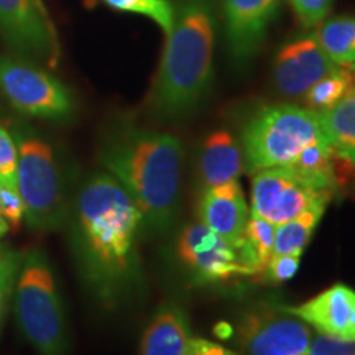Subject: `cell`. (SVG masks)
<instances>
[{
	"instance_id": "obj_1",
	"label": "cell",
	"mask_w": 355,
	"mask_h": 355,
	"mask_svg": "<svg viewBox=\"0 0 355 355\" xmlns=\"http://www.w3.org/2000/svg\"><path fill=\"white\" fill-rule=\"evenodd\" d=\"M66 224L79 275L91 295L115 308L141 285L139 241L144 219L109 173L89 176L71 199Z\"/></svg>"
},
{
	"instance_id": "obj_2",
	"label": "cell",
	"mask_w": 355,
	"mask_h": 355,
	"mask_svg": "<svg viewBox=\"0 0 355 355\" xmlns=\"http://www.w3.org/2000/svg\"><path fill=\"white\" fill-rule=\"evenodd\" d=\"M99 162L139 207L144 234L168 232L180 207L184 162L181 140L119 121L102 135Z\"/></svg>"
},
{
	"instance_id": "obj_3",
	"label": "cell",
	"mask_w": 355,
	"mask_h": 355,
	"mask_svg": "<svg viewBox=\"0 0 355 355\" xmlns=\"http://www.w3.org/2000/svg\"><path fill=\"white\" fill-rule=\"evenodd\" d=\"M165 37L146 110L159 122H178L196 112L209 94L216 44L212 0H175V21Z\"/></svg>"
},
{
	"instance_id": "obj_4",
	"label": "cell",
	"mask_w": 355,
	"mask_h": 355,
	"mask_svg": "<svg viewBox=\"0 0 355 355\" xmlns=\"http://www.w3.org/2000/svg\"><path fill=\"white\" fill-rule=\"evenodd\" d=\"M17 141V184L25 206V222L35 232H51L68 220L71 198L64 166L55 145L25 121L8 122Z\"/></svg>"
},
{
	"instance_id": "obj_5",
	"label": "cell",
	"mask_w": 355,
	"mask_h": 355,
	"mask_svg": "<svg viewBox=\"0 0 355 355\" xmlns=\"http://www.w3.org/2000/svg\"><path fill=\"white\" fill-rule=\"evenodd\" d=\"M13 311L21 334L38 355H68V321L51 261L42 248L21 257Z\"/></svg>"
},
{
	"instance_id": "obj_6",
	"label": "cell",
	"mask_w": 355,
	"mask_h": 355,
	"mask_svg": "<svg viewBox=\"0 0 355 355\" xmlns=\"http://www.w3.org/2000/svg\"><path fill=\"white\" fill-rule=\"evenodd\" d=\"M327 140L321 117L308 107L266 105L248 119L242 130V157L247 171L286 166L314 141Z\"/></svg>"
},
{
	"instance_id": "obj_7",
	"label": "cell",
	"mask_w": 355,
	"mask_h": 355,
	"mask_svg": "<svg viewBox=\"0 0 355 355\" xmlns=\"http://www.w3.org/2000/svg\"><path fill=\"white\" fill-rule=\"evenodd\" d=\"M0 94L26 117L64 123L76 112L68 86L19 55H0Z\"/></svg>"
},
{
	"instance_id": "obj_8",
	"label": "cell",
	"mask_w": 355,
	"mask_h": 355,
	"mask_svg": "<svg viewBox=\"0 0 355 355\" xmlns=\"http://www.w3.org/2000/svg\"><path fill=\"white\" fill-rule=\"evenodd\" d=\"M332 198V191L311 183L288 166L257 171L252 178V212L275 225L309 209H326Z\"/></svg>"
},
{
	"instance_id": "obj_9",
	"label": "cell",
	"mask_w": 355,
	"mask_h": 355,
	"mask_svg": "<svg viewBox=\"0 0 355 355\" xmlns=\"http://www.w3.org/2000/svg\"><path fill=\"white\" fill-rule=\"evenodd\" d=\"M237 337L245 355H301L313 331L282 306H257L242 316Z\"/></svg>"
},
{
	"instance_id": "obj_10",
	"label": "cell",
	"mask_w": 355,
	"mask_h": 355,
	"mask_svg": "<svg viewBox=\"0 0 355 355\" xmlns=\"http://www.w3.org/2000/svg\"><path fill=\"white\" fill-rule=\"evenodd\" d=\"M178 255L201 283H222L234 277H250L242 263L239 248L216 235L202 222L191 224L181 232Z\"/></svg>"
},
{
	"instance_id": "obj_11",
	"label": "cell",
	"mask_w": 355,
	"mask_h": 355,
	"mask_svg": "<svg viewBox=\"0 0 355 355\" xmlns=\"http://www.w3.org/2000/svg\"><path fill=\"white\" fill-rule=\"evenodd\" d=\"M0 37L15 55L55 63V33L38 0H0Z\"/></svg>"
},
{
	"instance_id": "obj_12",
	"label": "cell",
	"mask_w": 355,
	"mask_h": 355,
	"mask_svg": "<svg viewBox=\"0 0 355 355\" xmlns=\"http://www.w3.org/2000/svg\"><path fill=\"white\" fill-rule=\"evenodd\" d=\"M337 64L326 55L314 32L291 38L277 51L273 61V83L288 97L304 96Z\"/></svg>"
},
{
	"instance_id": "obj_13",
	"label": "cell",
	"mask_w": 355,
	"mask_h": 355,
	"mask_svg": "<svg viewBox=\"0 0 355 355\" xmlns=\"http://www.w3.org/2000/svg\"><path fill=\"white\" fill-rule=\"evenodd\" d=\"M282 0H222L225 37L237 66H247L260 51Z\"/></svg>"
},
{
	"instance_id": "obj_14",
	"label": "cell",
	"mask_w": 355,
	"mask_h": 355,
	"mask_svg": "<svg viewBox=\"0 0 355 355\" xmlns=\"http://www.w3.org/2000/svg\"><path fill=\"white\" fill-rule=\"evenodd\" d=\"M309 327L326 336L355 343V290L337 283L298 306H282Z\"/></svg>"
},
{
	"instance_id": "obj_15",
	"label": "cell",
	"mask_w": 355,
	"mask_h": 355,
	"mask_svg": "<svg viewBox=\"0 0 355 355\" xmlns=\"http://www.w3.org/2000/svg\"><path fill=\"white\" fill-rule=\"evenodd\" d=\"M199 222L235 248L241 247L250 211L239 180L206 188L198 206Z\"/></svg>"
},
{
	"instance_id": "obj_16",
	"label": "cell",
	"mask_w": 355,
	"mask_h": 355,
	"mask_svg": "<svg viewBox=\"0 0 355 355\" xmlns=\"http://www.w3.org/2000/svg\"><path fill=\"white\" fill-rule=\"evenodd\" d=\"M189 321L176 303L159 306L144 332L140 355H188Z\"/></svg>"
},
{
	"instance_id": "obj_17",
	"label": "cell",
	"mask_w": 355,
	"mask_h": 355,
	"mask_svg": "<svg viewBox=\"0 0 355 355\" xmlns=\"http://www.w3.org/2000/svg\"><path fill=\"white\" fill-rule=\"evenodd\" d=\"M242 150L227 130L211 132L199 150V176L204 189L239 180L242 171Z\"/></svg>"
},
{
	"instance_id": "obj_18",
	"label": "cell",
	"mask_w": 355,
	"mask_h": 355,
	"mask_svg": "<svg viewBox=\"0 0 355 355\" xmlns=\"http://www.w3.org/2000/svg\"><path fill=\"white\" fill-rule=\"evenodd\" d=\"M275 232L277 225L250 211L243 241L239 247L242 263L245 265L250 277H260L268 266L273 255Z\"/></svg>"
},
{
	"instance_id": "obj_19",
	"label": "cell",
	"mask_w": 355,
	"mask_h": 355,
	"mask_svg": "<svg viewBox=\"0 0 355 355\" xmlns=\"http://www.w3.org/2000/svg\"><path fill=\"white\" fill-rule=\"evenodd\" d=\"M319 117L332 148L355 168V91Z\"/></svg>"
},
{
	"instance_id": "obj_20",
	"label": "cell",
	"mask_w": 355,
	"mask_h": 355,
	"mask_svg": "<svg viewBox=\"0 0 355 355\" xmlns=\"http://www.w3.org/2000/svg\"><path fill=\"white\" fill-rule=\"evenodd\" d=\"M314 35L337 66L355 64V15L324 20Z\"/></svg>"
},
{
	"instance_id": "obj_21",
	"label": "cell",
	"mask_w": 355,
	"mask_h": 355,
	"mask_svg": "<svg viewBox=\"0 0 355 355\" xmlns=\"http://www.w3.org/2000/svg\"><path fill=\"white\" fill-rule=\"evenodd\" d=\"M355 91V74L350 66H337L304 94L306 107L322 114L336 107L350 92Z\"/></svg>"
},
{
	"instance_id": "obj_22",
	"label": "cell",
	"mask_w": 355,
	"mask_h": 355,
	"mask_svg": "<svg viewBox=\"0 0 355 355\" xmlns=\"http://www.w3.org/2000/svg\"><path fill=\"white\" fill-rule=\"evenodd\" d=\"M324 207L309 209L295 219L277 225L273 243V255H300L303 254L318 224L324 216Z\"/></svg>"
},
{
	"instance_id": "obj_23",
	"label": "cell",
	"mask_w": 355,
	"mask_h": 355,
	"mask_svg": "<svg viewBox=\"0 0 355 355\" xmlns=\"http://www.w3.org/2000/svg\"><path fill=\"white\" fill-rule=\"evenodd\" d=\"M109 8L123 13H135L153 20L163 33H170L175 21V2L173 0H102Z\"/></svg>"
},
{
	"instance_id": "obj_24",
	"label": "cell",
	"mask_w": 355,
	"mask_h": 355,
	"mask_svg": "<svg viewBox=\"0 0 355 355\" xmlns=\"http://www.w3.org/2000/svg\"><path fill=\"white\" fill-rule=\"evenodd\" d=\"M21 257L19 250L6 243H0V326L12 304L13 288H15L17 275H19Z\"/></svg>"
},
{
	"instance_id": "obj_25",
	"label": "cell",
	"mask_w": 355,
	"mask_h": 355,
	"mask_svg": "<svg viewBox=\"0 0 355 355\" xmlns=\"http://www.w3.org/2000/svg\"><path fill=\"white\" fill-rule=\"evenodd\" d=\"M0 212L8 220V224L15 227H19L25 219V206L17 178L0 176Z\"/></svg>"
},
{
	"instance_id": "obj_26",
	"label": "cell",
	"mask_w": 355,
	"mask_h": 355,
	"mask_svg": "<svg viewBox=\"0 0 355 355\" xmlns=\"http://www.w3.org/2000/svg\"><path fill=\"white\" fill-rule=\"evenodd\" d=\"M296 17L306 28H314L326 20L332 0H290Z\"/></svg>"
},
{
	"instance_id": "obj_27",
	"label": "cell",
	"mask_w": 355,
	"mask_h": 355,
	"mask_svg": "<svg viewBox=\"0 0 355 355\" xmlns=\"http://www.w3.org/2000/svg\"><path fill=\"white\" fill-rule=\"evenodd\" d=\"M301 355H355V343L319 332L313 336L308 350Z\"/></svg>"
},
{
	"instance_id": "obj_28",
	"label": "cell",
	"mask_w": 355,
	"mask_h": 355,
	"mask_svg": "<svg viewBox=\"0 0 355 355\" xmlns=\"http://www.w3.org/2000/svg\"><path fill=\"white\" fill-rule=\"evenodd\" d=\"M17 141L8 125L0 122V176L17 178Z\"/></svg>"
},
{
	"instance_id": "obj_29",
	"label": "cell",
	"mask_w": 355,
	"mask_h": 355,
	"mask_svg": "<svg viewBox=\"0 0 355 355\" xmlns=\"http://www.w3.org/2000/svg\"><path fill=\"white\" fill-rule=\"evenodd\" d=\"M300 261V255H272L270 263L263 272V277L272 283L288 282L298 273Z\"/></svg>"
},
{
	"instance_id": "obj_30",
	"label": "cell",
	"mask_w": 355,
	"mask_h": 355,
	"mask_svg": "<svg viewBox=\"0 0 355 355\" xmlns=\"http://www.w3.org/2000/svg\"><path fill=\"white\" fill-rule=\"evenodd\" d=\"M225 350L206 339H191L188 345V355H225Z\"/></svg>"
},
{
	"instance_id": "obj_31",
	"label": "cell",
	"mask_w": 355,
	"mask_h": 355,
	"mask_svg": "<svg viewBox=\"0 0 355 355\" xmlns=\"http://www.w3.org/2000/svg\"><path fill=\"white\" fill-rule=\"evenodd\" d=\"M8 227H10V224H8V220L3 217L2 212H0V239L8 232Z\"/></svg>"
},
{
	"instance_id": "obj_32",
	"label": "cell",
	"mask_w": 355,
	"mask_h": 355,
	"mask_svg": "<svg viewBox=\"0 0 355 355\" xmlns=\"http://www.w3.org/2000/svg\"><path fill=\"white\" fill-rule=\"evenodd\" d=\"M225 355H237V354H234V352H230V350H225Z\"/></svg>"
},
{
	"instance_id": "obj_33",
	"label": "cell",
	"mask_w": 355,
	"mask_h": 355,
	"mask_svg": "<svg viewBox=\"0 0 355 355\" xmlns=\"http://www.w3.org/2000/svg\"><path fill=\"white\" fill-rule=\"evenodd\" d=\"M350 68H352V71H354V74H355V64H352V66H350Z\"/></svg>"
}]
</instances>
